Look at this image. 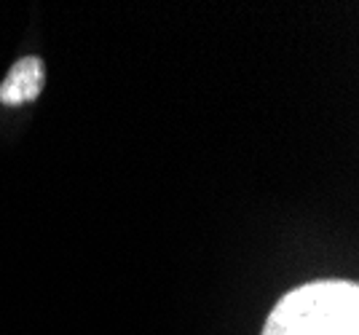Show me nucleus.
<instances>
[{
	"label": "nucleus",
	"mask_w": 359,
	"mask_h": 335,
	"mask_svg": "<svg viewBox=\"0 0 359 335\" xmlns=\"http://www.w3.org/2000/svg\"><path fill=\"white\" fill-rule=\"evenodd\" d=\"M260 335H359V285L319 279L290 289Z\"/></svg>",
	"instance_id": "nucleus-1"
},
{
	"label": "nucleus",
	"mask_w": 359,
	"mask_h": 335,
	"mask_svg": "<svg viewBox=\"0 0 359 335\" xmlns=\"http://www.w3.org/2000/svg\"><path fill=\"white\" fill-rule=\"evenodd\" d=\"M46 86V64L41 57H22L11 64L6 81L0 83L3 105H25L32 102Z\"/></svg>",
	"instance_id": "nucleus-2"
}]
</instances>
